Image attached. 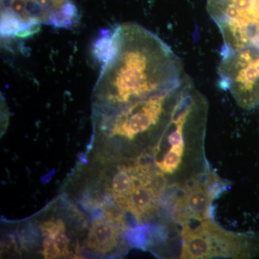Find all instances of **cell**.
Here are the masks:
<instances>
[{
	"label": "cell",
	"instance_id": "cell-1",
	"mask_svg": "<svg viewBox=\"0 0 259 259\" xmlns=\"http://www.w3.org/2000/svg\"><path fill=\"white\" fill-rule=\"evenodd\" d=\"M99 42L102 65L93 92L97 112L169 93L188 77L166 42L139 24H121Z\"/></svg>",
	"mask_w": 259,
	"mask_h": 259
},
{
	"label": "cell",
	"instance_id": "cell-2",
	"mask_svg": "<svg viewBox=\"0 0 259 259\" xmlns=\"http://www.w3.org/2000/svg\"><path fill=\"white\" fill-rule=\"evenodd\" d=\"M181 258H250L259 253V238L253 233L227 231L212 219L182 231Z\"/></svg>",
	"mask_w": 259,
	"mask_h": 259
},
{
	"label": "cell",
	"instance_id": "cell-3",
	"mask_svg": "<svg viewBox=\"0 0 259 259\" xmlns=\"http://www.w3.org/2000/svg\"><path fill=\"white\" fill-rule=\"evenodd\" d=\"M1 19L5 35L26 36L40 25L72 26L78 14L71 0H2Z\"/></svg>",
	"mask_w": 259,
	"mask_h": 259
},
{
	"label": "cell",
	"instance_id": "cell-4",
	"mask_svg": "<svg viewBox=\"0 0 259 259\" xmlns=\"http://www.w3.org/2000/svg\"><path fill=\"white\" fill-rule=\"evenodd\" d=\"M218 66L221 88L228 90L243 108L259 105V51L245 47L238 50L223 48Z\"/></svg>",
	"mask_w": 259,
	"mask_h": 259
},
{
	"label": "cell",
	"instance_id": "cell-5",
	"mask_svg": "<svg viewBox=\"0 0 259 259\" xmlns=\"http://www.w3.org/2000/svg\"><path fill=\"white\" fill-rule=\"evenodd\" d=\"M227 185L212 171L190 179L182 187V192L175 199L172 218L182 226L192 221L211 219L212 202Z\"/></svg>",
	"mask_w": 259,
	"mask_h": 259
},
{
	"label": "cell",
	"instance_id": "cell-6",
	"mask_svg": "<svg viewBox=\"0 0 259 259\" xmlns=\"http://www.w3.org/2000/svg\"><path fill=\"white\" fill-rule=\"evenodd\" d=\"M159 179L153 182H139L127 198L119 204L136 217L138 222L151 215L158 207L161 186Z\"/></svg>",
	"mask_w": 259,
	"mask_h": 259
},
{
	"label": "cell",
	"instance_id": "cell-7",
	"mask_svg": "<svg viewBox=\"0 0 259 259\" xmlns=\"http://www.w3.org/2000/svg\"><path fill=\"white\" fill-rule=\"evenodd\" d=\"M122 228H123L118 223L110 218L95 220L89 233L88 246L100 253L110 251L118 243L120 230Z\"/></svg>",
	"mask_w": 259,
	"mask_h": 259
},
{
	"label": "cell",
	"instance_id": "cell-8",
	"mask_svg": "<svg viewBox=\"0 0 259 259\" xmlns=\"http://www.w3.org/2000/svg\"><path fill=\"white\" fill-rule=\"evenodd\" d=\"M138 183L131 166L120 167L112 182V192L119 204L127 198Z\"/></svg>",
	"mask_w": 259,
	"mask_h": 259
},
{
	"label": "cell",
	"instance_id": "cell-9",
	"mask_svg": "<svg viewBox=\"0 0 259 259\" xmlns=\"http://www.w3.org/2000/svg\"><path fill=\"white\" fill-rule=\"evenodd\" d=\"M185 152V144L171 146L161 161L156 162L160 171L165 174H173L178 169Z\"/></svg>",
	"mask_w": 259,
	"mask_h": 259
},
{
	"label": "cell",
	"instance_id": "cell-10",
	"mask_svg": "<svg viewBox=\"0 0 259 259\" xmlns=\"http://www.w3.org/2000/svg\"><path fill=\"white\" fill-rule=\"evenodd\" d=\"M39 228L44 237L50 236L55 238L58 233L66 231L64 223L60 219L45 221L39 226Z\"/></svg>",
	"mask_w": 259,
	"mask_h": 259
},
{
	"label": "cell",
	"instance_id": "cell-11",
	"mask_svg": "<svg viewBox=\"0 0 259 259\" xmlns=\"http://www.w3.org/2000/svg\"><path fill=\"white\" fill-rule=\"evenodd\" d=\"M147 229L145 228H134V229L130 231L128 234V239L130 243H132L134 246L139 247V248H144L145 245L147 243Z\"/></svg>",
	"mask_w": 259,
	"mask_h": 259
},
{
	"label": "cell",
	"instance_id": "cell-12",
	"mask_svg": "<svg viewBox=\"0 0 259 259\" xmlns=\"http://www.w3.org/2000/svg\"><path fill=\"white\" fill-rule=\"evenodd\" d=\"M42 254L45 258H56L58 256H60L54 237L46 236L42 242Z\"/></svg>",
	"mask_w": 259,
	"mask_h": 259
},
{
	"label": "cell",
	"instance_id": "cell-13",
	"mask_svg": "<svg viewBox=\"0 0 259 259\" xmlns=\"http://www.w3.org/2000/svg\"><path fill=\"white\" fill-rule=\"evenodd\" d=\"M56 245L61 257L69 255V239L65 234V232H60L55 237Z\"/></svg>",
	"mask_w": 259,
	"mask_h": 259
}]
</instances>
